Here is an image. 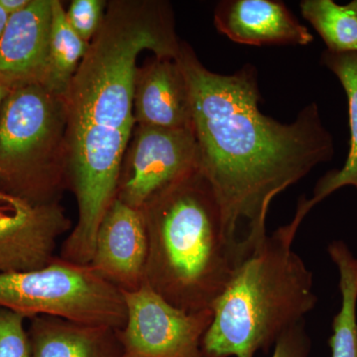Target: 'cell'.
I'll return each mask as SVG.
<instances>
[{"label":"cell","instance_id":"25","mask_svg":"<svg viewBox=\"0 0 357 357\" xmlns=\"http://www.w3.org/2000/svg\"><path fill=\"white\" fill-rule=\"evenodd\" d=\"M356 278H357V259H356Z\"/></svg>","mask_w":357,"mask_h":357},{"label":"cell","instance_id":"16","mask_svg":"<svg viewBox=\"0 0 357 357\" xmlns=\"http://www.w3.org/2000/svg\"><path fill=\"white\" fill-rule=\"evenodd\" d=\"M328 252L340 273L342 294V305L333 321L332 357H357L356 258L344 241H333Z\"/></svg>","mask_w":357,"mask_h":357},{"label":"cell","instance_id":"17","mask_svg":"<svg viewBox=\"0 0 357 357\" xmlns=\"http://www.w3.org/2000/svg\"><path fill=\"white\" fill-rule=\"evenodd\" d=\"M89 44L77 36L68 23L62 2L53 0L48 66L43 86L64 98Z\"/></svg>","mask_w":357,"mask_h":357},{"label":"cell","instance_id":"15","mask_svg":"<svg viewBox=\"0 0 357 357\" xmlns=\"http://www.w3.org/2000/svg\"><path fill=\"white\" fill-rule=\"evenodd\" d=\"M321 60L340 79L344 89L349 102L351 142L344 167L340 170L331 171L319 178L314 187V196L306 199L310 211L342 188L351 185L357 190V53H333L326 50Z\"/></svg>","mask_w":357,"mask_h":357},{"label":"cell","instance_id":"22","mask_svg":"<svg viewBox=\"0 0 357 357\" xmlns=\"http://www.w3.org/2000/svg\"><path fill=\"white\" fill-rule=\"evenodd\" d=\"M29 3L30 0H0V7L9 16L13 15L14 13H20Z\"/></svg>","mask_w":357,"mask_h":357},{"label":"cell","instance_id":"5","mask_svg":"<svg viewBox=\"0 0 357 357\" xmlns=\"http://www.w3.org/2000/svg\"><path fill=\"white\" fill-rule=\"evenodd\" d=\"M67 109L42 84L10 91L0 109V191L60 203L67 187Z\"/></svg>","mask_w":357,"mask_h":357},{"label":"cell","instance_id":"11","mask_svg":"<svg viewBox=\"0 0 357 357\" xmlns=\"http://www.w3.org/2000/svg\"><path fill=\"white\" fill-rule=\"evenodd\" d=\"M53 0H30L9 16L0 38V82L9 91L42 84L48 66Z\"/></svg>","mask_w":357,"mask_h":357},{"label":"cell","instance_id":"7","mask_svg":"<svg viewBox=\"0 0 357 357\" xmlns=\"http://www.w3.org/2000/svg\"><path fill=\"white\" fill-rule=\"evenodd\" d=\"M197 170H199V153L194 128L136 126L122 160L116 199L141 210Z\"/></svg>","mask_w":357,"mask_h":357},{"label":"cell","instance_id":"2","mask_svg":"<svg viewBox=\"0 0 357 357\" xmlns=\"http://www.w3.org/2000/svg\"><path fill=\"white\" fill-rule=\"evenodd\" d=\"M172 6L161 0H112L64 96L67 109V187L77 225L59 257L89 265L98 225L116 199L122 160L135 128L137 57L177 59Z\"/></svg>","mask_w":357,"mask_h":357},{"label":"cell","instance_id":"6","mask_svg":"<svg viewBox=\"0 0 357 357\" xmlns=\"http://www.w3.org/2000/svg\"><path fill=\"white\" fill-rule=\"evenodd\" d=\"M0 306L26 319L52 316L121 330L123 294L89 265L57 257L33 271L0 274Z\"/></svg>","mask_w":357,"mask_h":357},{"label":"cell","instance_id":"12","mask_svg":"<svg viewBox=\"0 0 357 357\" xmlns=\"http://www.w3.org/2000/svg\"><path fill=\"white\" fill-rule=\"evenodd\" d=\"M133 112L136 126L192 128L191 95L177 59L154 56L137 68Z\"/></svg>","mask_w":357,"mask_h":357},{"label":"cell","instance_id":"9","mask_svg":"<svg viewBox=\"0 0 357 357\" xmlns=\"http://www.w3.org/2000/svg\"><path fill=\"white\" fill-rule=\"evenodd\" d=\"M72 229L60 203L33 204L0 191V274L50 264L59 239Z\"/></svg>","mask_w":357,"mask_h":357},{"label":"cell","instance_id":"1","mask_svg":"<svg viewBox=\"0 0 357 357\" xmlns=\"http://www.w3.org/2000/svg\"><path fill=\"white\" fill-rule=\"evenodd\" d=\"M191 95L199 170L215 192L225 232L241 255L261 243L275 197L335 156L316 102L283 123L262 114L257 70L222 75L181 42L177 57Z\"/></svg>","mask_w":357,"mask_h":357},{"label":"cell","instance_id":"23","mask_svg":"<svg viewBox=\"0 0 357 357\" xmlns=\"http://www.w3.org/2000/svg\"><path fill=\"white\" fill-rule=\"evenodd\" d=\"M9 15L0 7V38H1L2 33L6 29L7 21H8Z\"/></svg>","mask_w":357,"mask_h":357},{"label":"cell","instance_id":"10","mask_svg":"<svg viewBox=\"0 0 357 357\" xmlns=\"http://www.w3.org/2000/svg\"><path fill=\"white\" fill-rule=\"evenodd\" d=\"M148 236L142 211L115 199L96 232L89 266L121 292L144 285Z\"/></svg>","mask_w":357,"mask_h":357},{"label":"cell","instance_id":"21","mask_svg":"<svg viewBox=\"0 0 357 357\" xmlns=\"http://www.w3.org/2000/svg\"><path fill=\"white\" fill-rule=\"evenodd\" d=\"M311 349V338L301 323L278 338L272 357H310Z\"/></svg>","mask_w":357,"mask_h":357},{"label":"cell","instance_id":"24","mask_svg":"<svg viewBox=\"0 0 357 357\" xmlns=\"http://www.w3.org/2000/svg\"><path fill=\"white\" fill-rule=\"evenodd\" d=\"M10 93L8 88L4 86L3 84L0 82V109H1L2 103L6 100V96Z\"/></svg>","mask_w":357,"mask_h":357},{"label":"cell","instance_id":"20","mask_svg":"<svg viewBox=\"0 0 357 357\" xmlns=\"http://www.w3.org/2000/svg\"><path fill=\"white\" fill-rule=\"evenodd\" d=\"M25 317L0 306V357H30Z\"/></svg>","mask_w":357,"mask_h":357},{"label":"cell","instance_id":"3","mask_svg":"<svg viewBox=\"0 0 357 357\" xmlns=\"http://www.w3.org/2000/svg\"><path fill=\"white\" fill-rule=\"evenodd\" d=\"M140 211L148 236L145 285L185 312L213 309L243 257L203 173L190 174Z\"/></svg>","mask_w":357,"mask_h":357},{"label":"cell","instance_id":"13","mask_svg":"<svg viewBox=\"0 0 357 357\" xmlns=\"http://www.w3.org/2000/svg\"><path fill=\"white\" fill-rule=\"evenodd\" d=\"M215 25L231 41L251 46H307L314 41L288 7L274 0H223L215 7Z\"/></svg>","mask_w":357,"mask_h":357},{"label":"cell","instance_id":"4","mask_svg":"<svg viewBox=\"0 0 357 357\" xmlns=\"http://www.w3.org/2000/svg\"><path fill=\"white\" fill-rule=\"evenodd\" d=\"M305 217L297 208L292 222L267 234L237 264L211 309L204 357H255L314 309V277L293 248Z\"/></svg>","mask_w":357,"mask_h":357},{"label":"cell","instance_id":"18","mask_svg":"<svg viewBox=\"0 0 357 357\" xmlns=\"http://www.w3.org/2000/svg\"><path fill=\"white\" fill-rule=\"evenodd\" d=\"M301 13L333 53H357V7L333 0H304Z\"/></svg>","mask_w":357,"mask_h":357},{"label":"cell","instance_id":"19","mask_svg":"<svg viewBox=\"0 0 357 357\" xmlns=\"http://www.w3.org/2000/svg\"><path fill=\"white\" fill-rule=\"evenodd\" d=\"M107 6L105 0H73L66 18L77 36L91 43L102 24Z\"/></svg>","mask_w":357,"mask_h":357},{"label":"cell","instance_id":"8","mask_svg":"<svg viewBox=\"0 0 357 357\" xmlns=\"http://www.w3.org/2000/svg\"><path fill=\"white\" fill-rule=\"evenodd\" d=\"M122 294L126 321L117 330L122 357H204L202 342L213 321L211 310L185 312L145 284Z\"/></svg>","mask_w":357,"mask_h":357},{"label":"cell","instance_id":"14","mask_svg":"<svg viewBox=\"0 0 357 357\" xmlns=\"http://www.w3.org/2000/svg\"><path fill=\"white\" fill-rule=\"evenodd\" d=\"M30 357H122L117 330L52 316L30 319Z\"/></svg>","mask_w":357,"mask_h":357}]
</instances>
